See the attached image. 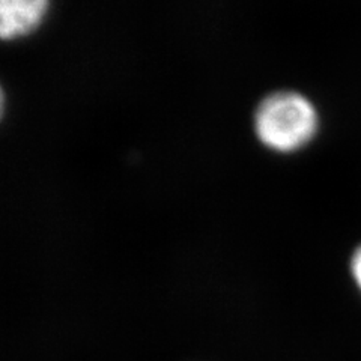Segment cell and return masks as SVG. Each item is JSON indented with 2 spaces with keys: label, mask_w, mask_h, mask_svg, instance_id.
Here are the masks:
<instances>
[{
  "label": "cell",
  "mask_w": 361,
  "mask_h": 361,
  "mask_svg": "<svg viewBox=\"0 0 361 361\" xmlns=\"http://www.w3.org/2000/svg\"><path fill=\"white\" fill-rule=\"evenodd\" d=\"M51 0H0V37L18 41L33 35L49 17Z\"/></svg>",
  "instance_id": "7a4b0ae2"
},
{
  "label": "cell",
  "mask_w": 361,
  "mask_h": 361,
  "mask_svg": "<svg viewBox=\"0 0 361 361\" xmlns=\"http://www.w3.org/2000/svg\"><path fill=\"white\" fill-rule=\"evenodd\" d=\"M351 269H353V276H354L355 281H357L360 289H361V247L357 248V252L353 256Z\"/></svg>",
  "instance_id": "3957f363"
},
{
  "label": "cell",
  "mask_w": 361,
  "mask_h": 361,
  "mask_svg": "<svg viewBox=\"0 0 361 361\" xmlns=\"http://www.w3.org/2000/svg\"><path fill=\"white\" fill-rule=\"evenodd\" d=\"M319 130V113L297 90H276L264 97L253 113L257 142L274 154H295L306 148Z\"/></svg>",
  "instance_id": "6da1fadb"
}]
</instances>
